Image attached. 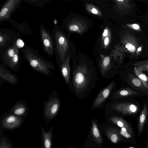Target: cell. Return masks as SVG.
<instances>
[{
  "label": "cell",
  "instance_id": "obj_24",
  "mask_svg": "<svg viewBox=\"0 0 148 148\" xmlns=\"http://www.w3.org/2000/svg\"><path fill=\"white\" fill-rule=\"evenodd\" d=\"M91 133L92 137L96 143L101 144L102 142L101 133L97 125L94 120L92 121Z\"/></svg>",
  "mask_w": 148,
  "mask_h": 148
},
{
  "label": "cell",
  "instance_id": "obj_20",
  "mask_svg": "<svg viewBox=\"0 0 148 148\" xmlns=\"http://www.w3.org/2000/svg\"><path fill=\"white\" fill-rule=\"evenodd\" d=\"M61 71L62 76L67 84L69 82L70 69L69 65V56H66L61 65Z\"/></svg>",
  "mask_w": 148,
  "mask_h": 148
},
{
  "label": "cell",
  "instance_id": "obj_27",
  "mask_svg": "<svg viewBox=\"0 0 148 148\" xmlns=\"http://www.w3.org/2000/svg\"><path fill=\"white\" fill-rule=\"evenodd\" d=\"M132 66L137 67L143 72L148 73V61L137 62L133 63Z\"/></svg>",
  "mask_w": 148,
  "mask_h": 148
},
{
  "label": "cell",
  "instance_id": "obj_36",
  "mask_svg": "<svg viewBox=\"0 0 148 148\" xmlns=\"http://www.w3.org/2000/svg\"><path fill=\"white\" fill-rule=\"evenodd\" d=\"M127 148H135L134 147H127Z\"/></svg>",
  "mask_w": 148,
  "mask_h": 148
},
{
  "label": "cell",
  "instance_id": "obj_5",
  "mask_svg": "<svg viewBox=\"0 0 148 148\" xmlns=\"http://www.w3.org/2000/svg\"><path fill=\"white\" fill-rule=\"evenodd\" d=\"M111 108L123 115L131 116L136 115L142 108L139 102L133 98H127L125 101L114 103Z\"/></svg>",
  "mask_w": 148,
  "mask_h": 148
},
{
  "label": "cell",
  "instance_id": "obj_13",
  "mask_svg": "<svg viewBox=\"0 0 148 148\" xmlns=\"http://www.w3.org/2000/svg\"><path fill=\"white\" fill-rule=\"evenodd\" d=\"M42 148H52L54 127H51L47 131L42 126H40Z\"/></svg>",
  "mask_w": 148,
  "mask_h": 148
},
{
  "label": "cell",
  "instance_id": "obj_29",
  "mask_svg": "<svg viewBox=\"0 0 148 148\" xmlns=\"http://www.w3.org/2000/svg\"><path fill=\"white\" fill-rule=\"evenodd\" d=\"M125 47L130 51L134 52L136 50L134 46L130 43H127L125 45Z\"/></svg>",
  "mask_w": 148,
  "mask_h": 148
},
{
  "label": "cell",
  "instance_id": "obj_15",
  "mask_svg": "<svg viewBox=\"0 0 148 148\" xmlns=\"http://www.w3.org/2000/svg\"><path fill=\"white\" fill-rule=\"evenodd\" d=\"M148 117V103L143 99V106L138 119V133L141 134Z\"/></svg>",
  "mask_w": 148,
  "mask_h": 148
},
{
  "label": "cell",
  "instance_id": "obj_22",
  "mask_svg": "<svg viewBox=\"0 0 148 148\" xmlns=\"http://www.w3.org/2000/svg\"><path fill=\"white\" fill-rule=\"evenodd\" d=\"M3 131L0 128V148H14L12 142L3 134Z\"/></svg>",
  "mask_w": 148,
  "mask_h": 148
},
{
  "label": "cell",
  "instance_id": "obj_28",
  "mask_svg": "<svg viewBox=\"0 0 148 148\" xmlns=\"http://www.w3.org/2000/svg\"><path fill=\"white\" fill-rule=\"evenodd\" d=\"M120 133L125 137L129 138H132V135L126 129L123 128H121L120 131Z\"/></svg>",
  "mask_w": 148,
  "mask_h": 148
},
{
  "label": "cell",
  "instance_id": "obj_33",
  "mask_svg": "<svg viewBox=\"0 0 148 148\" xmlns=\"http://www.w3.org/2000/svg\"><path fill=\"white\" fill-rule=\"evenodd\" d=\"M108 30L107 29H105L103 34V35L104 36H106L108 34Z\"/></svg>",
  "mask_w": 148,
  "mask_h": 148
},
{
  "label": "cell",
  "instance_id": "obj_30",
  "mask_svg": "<svg viewBox=\"0 0 148 148\" xmlns=\"http://www.w3.org/2000/svg\"><path fill=\"white\" fill-rule=\"evenodd\" d=\"M69 29L72 31H77L79 29V27L76 25H71L69 27Z\"/></svg>",
  "mask_w": 148,
  "mask_h": 148
},
{
  "label": "cell",
  "instance_id": "obj_12",
  "mask_svg": "<svg viewBox=\"0 0 148 148\" xmlns=\"http://www.w3.org/2000/svg\"><path fill=\"white\" fill-rule=\"evenodd\" d=\"M0 85L3 81L13 85H16L18 82L17 76L11 72L1 63L0 64Z\"/></svg>",
  "mask_w": 148,
  "mask_h": 148
},
{
  "label": "cell",
  "instance_id": "obj_16",
  "mask_svg": "<svg viewBox=\"0 0 148 148\" xmlns=\"http://www.w3.org/2000/svg\"><path fill=\"white\" fill-rule=\"evenodd\" d=\"M16 40L12 46L8 47L3 52L0 53V59L2 64L4 66L8 67L14 56L15 51Z\"/></svg>",
  "mask_w": 148,
  "mask_h": 148
},
{
  "label": "cell",
  "instance_id": "obj_18",
  "mask_svg": "<svg viewBox=\"0 0 148 148\" xmlns=\"http://www.w3.org/2000/svg\"><path fill=\"white\" fill-rule=\"evenodd\" d=\"M21 34L25 35H30L32 33V30L28 23L24 22L19 23L13 20L12 18L7 21Z\"/></svg>",
  "mask_w": 148,
  "mask_h": 148
},
{
  "label": "cell",
  "instance_id": "obj_4",
  "mask_svg": "<svg viewBox=\"0 0 148 148\" xmlns=\"http://www.w3.org/2000/svg\"><path fill=\"white\" fill-rule=\"evenodd\" d=\"M60 106V102L57 93L54 90L48 100L44 103L43 114L45 122L48 123L57 115Z\"/></svg>",
  "mask_w": 148,
  "mask_h": 148
},
{
  "label": "cell",
  "instance_id": "obj_10",
  "mask_svg": "<svg viewBox=\"0 0 148 148\" xmlns=\"http://www.w3.org/2000/svg\"><path fill=\"white\" fill-rule=\"evenodd\" d=\"M124 80L129 87L142 93L148 97V89L141 81L131 71L125 72Z\"/></svg>",
  "mask_w": 148,
  "mask_h": 148
},
{
  "label": "cell",
  "instance_id": "obj_2",
  "mask_svg": "<svg viewBox=\"0 0 148 148\" xmlns=\"http://www.w3.org/2000/svg\"><path fill=\"white\" fill-rule=\"evenodd\" d=\"M52 33L56 61L58 64L59 62L62 64L66 57L69 47L68 40L63 31L57 25L53 28Z\"/></svg>",
  "mask_w": 148,
  "mask_h": 148
},
{
  "label": "cell",
  "instance_id": "obj_11",
  "mask_svg": "<svg viewBox=\"0 0 148 148\" xmlns=\"http://www.w3.org/2000/svg\"><path fill=\"white\" fill-rule=\"evenodd\" d=\"M144 96H146L142 93L128 87L118 90L113 97L114 98H133Z\"/></svg>",
  "mask_w": 148,
  "mask_h": 148
},
{
  "label": "cell",
  "instance_id": "obj_7",
  "mask_svg": "<svg viewBox=\"0 0 148 148\" xmlns=\"http://www.w3.org/2000/svg\"><path fill=\"white\" fill-rule=\"evenodd\" d=\"M25 117L19 116L8 112L1 117L0 128L3 130H12L20 127Z\"/></svg>",
  "mask_w": 148,
  "mask_h": 148
},
{
  "label": "cell",
  "instance_id": "obj_14",
  "mask_svg": "<svg viewBox=\"0 0 148 148\" xmlns=\"http://www.w3.org/2000/svg\"><path fill=\"white\" fill-rule=\"evenodd\" d=\"M10 110L8 112L23 117H25L28 111L27 105L23 101L16 102Z\"/></svg>",
  "mask_w": 148,
  "mask_h": 148
},
{
  "label": "cell",
  "instance_id": "obj_3",
  "mask_svg": "<svg viewBox=\"0 0 148 148\" xmlns=\"http://www.w3.org/2000/svg\"><path fill=\"white\" fill-rule=\"evenodd\" d=\"M90 75V72L84 64L79 65L75 69L73 82L77 93L81 92L88 85Z\"/></svg>",
  "mask_w": 148,
  "mask_h": 148
},
{
  "label": "cell",
  "instance_id": "obj_32",
  "mask_svg": "<svg viewBox=\"0 0 148 148\" xmlns=\"http://www.w3.org/2000/svg\"><path fill=\"white\" fill-rule=\"evenodd\" d=\"M133 27L135 29H138L139 28V26L136 24H134L132 25Z\"/></svg>",
  "mask_w": 148,
  "mask_h": 148
},
{
  "label": "cell",
  "instance_id": "obj_23",
  "mask_svg": "<svg viewBox=\"0 0 148 148\" xmlns=\"http://www.w3.org/2000/svg\"><path fill=\"white\" fill-rule=\"evenodd\" d=\"M106 134L110 140L114 143H116L121 140L119 132L114 128L111 127L107 130Z\"/></svg>",
  "mask_w": 148,
  "mask_h": 148
},
{
  "label": "cell",
  "instance_id": "obj_26",
  "mask_svg": "<svg viewBox=\"0 0 148 148\" xmlns=\"http://www.w3.org/2000/svg\"><path fill=\"white\" fill-rule=\"evenodd\" d=\"M110 58L108 56L106 57L102 60L100 65L101 71L102 75H104L110 67Z\"/></svg>",
  "mask_w": 148,
  "mask_h": 148
},
{
  "label": "cell",
  "instance_id": "obj_17",
  "mask_svg": "<svg viewBox=\"0 0 148 148\" xmlns=\"http://www.w3.org/2000/svg\"><path fill=\"white\" fill-rule=\"evenodd\" d=\"M114 82H111L100 92L94 101L92 106L96 107L101 104L108 98L113 88Z\"/></svg>",
  "mask_w": 148,
  "mask_h": 148
},
{
  "label": "cell",
  "instance_id": "obj_34",
  "mask_svg": "<svg viewBox=\"0 0 148 148\" xmlns=\"http://www.w3.org/2000/svg\"><path fill=\"white\" fill-rule=\"evenodd\" d=\"M92 12L95 14H97L98 13V11L95 8H93L91 10Z\"/></svg>",
  "mask_w": 148,
  "mask_h": 148
},
{
  "label": "cell",
  "instance_id": "obj_8",
  "mask_svg": "<svg viewBox=\"0 0 148 148\" xmlns=\"http://www.w3.org/2000/svg\"><path fill=\"white\" fill-rule=\"evenodd\" d=\"M20 37L19 33L12 29L9 28L0 29V53L12 46Z\"/></svg>",
  "mask_w": 148,
  "mask_h": 148
},
{
  "label": "cell",
  "instance_id": "obj_19",
  "mask_svg": "<svg viewBox=\"0 0 148 148\" xmlns=\"http://www.w3.org/2000/svg\"><path fill=\"white\" fill-rule=\"evenodd\" d=\"M110 121L120 127L126 129L131 134L133 135L132 130L128 123L122 118L116 116H112L109 118Z\"/></svg>",
  "mask_w": 148,
  "mask_h": 148
},
{
  "label": "cell",
  "instance_id": "obj_6",
  "mask_svg": "<svg viewBox=\"0 0 148 148\" xmlns=\"http://www.w3.org/2000/svg\"><path fill=\"white\" fill-rule=\"evenodd\" d=\"M42 45L44 52L51 57L55 54V47L52 33L44 25L39 27Z\"/></svg>",
  "mask_w": 148,
  "mask_h": 148
},
{
  "label": "cell",
  "instance_id": "obj_1",
  "mask_svg": "<svg viewBox=\"0 0 148 148\" xmlns=\"http://www.w3.org/2000/svg\"><path fill=\"white\" fill-rule=\"evenodd\" d=\"M21 50L24 59L33 69L45 75L53 76L51 70L55 67L51 62L30 46H25Z\"/></svg>",
  "mask_w": 148,
  "mask_h": 148
},
{
  "label": "cell",
  "instance_id": "obj_37",
  "mask_svg": "<svg viewBox=\"0 0 148 148\" xmlns=\"http://www.w3.org/2000/svg\"><path fill=\"white\" fill-rule=\"evenodd\" d=\"M71 148H74L73 147H71Z\"/></svg>",
  "mask_w": 148,
  "mask_h": 148
},
{
  "label": "cell",
  "instance_id": "obj_25",
  "mask_svg": "<svg viewBox=\"0 0 148 148\" xmlns=\"http://www.w3.org/2000/svg\"><path fill=\"white\" fill-rule=\"evenodd\" d=\"M23 1L35 7L42 8L52 0H23Z\"/></svg>",
  "mask_w": 148,
  "mask_h": 148
},
{
  "label": "cell",
  "instance_id": "obj_9",
  "mask_svg": "<svg viewBox=\"0 0 148 148\" xmlns=\"http://www.w3.org/2000/svg\"><path fill=\"white\" fill-rule=\"evenodd\" d=\"M23 0H7L2 4L0 11V23L11 18L12 14L21 7Z\"/></svg>",
  "mask_w": 148,
  "mask_h": 148
},
{
  "label": "cell",
  "instance_id": "obj_21",
  "mask_svg": "<svg viewBox=\"0 0 148 148\" xmlns=\"http://www.w3.org/2000/svg\"><path fill=\"white\" fill-rule=\"evenodd\" d=\"M133 73L142 82L144 85L148 89V77L140 69L137 67L133 66Z\"/></svg>",
  "mask_w": 148,
  "mask_h": 148
},
{
  "label": "cell",
  "instance_id": "obj_35",
  "mask_svg": "<svg viewBox=\"0 0 148 148\" xmlns=\"http://www.w3.org/2000/svg\"><path fill=\"white\" fill-rule=\"evenodd\" d=\"M141 50V47H139V48L138 49V51H140Z\"/></svg>",
  "mask_w": 148,
  "mask_h": 148
},
{
  "label": "cell",
  "instance_id": "obj_31",
  "mask_svg": "<svg viewBox=\"0 0 148 148\" xmlns=\"http://www.w3.org/2000/svg\"><path fill=\"white\" fill-rule=\"evenodd\" d=\"M109 42V39L108 38L106 37L104 40V44L105 45H107Z\"/></svg>",
  "mask_w": 148,
  "mask_h": 148
}]
</instances>
